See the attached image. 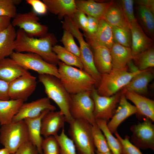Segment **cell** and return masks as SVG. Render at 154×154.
Segmentation results:
<instances>
[{"mask_svg":"<svg viewBox=\"0 0 154 154\" xmlns=\"http://www.w3.org/2000/svg\"><path fill=\"white\" fill-rule=\"evenodd\" d=\"M92 134L97 151L105 153L110 151L105 137L97 124L91 125Z\"/></svg>","mask_w":154,"mask_h":154,"instance_id":"33","label":"cell"},{"mask_svg":"<svg viewBox=\"0 0 154 154\" xmlns=\"http://www.w3.org/2000/svg\"><path fill=\"white\" fill-rule=\"evenodd\" d=\"M38 15L33 11L17 13L11 23L14 27H18L31 37H42L47 33L48 28L41 24Z\"/></svg>","mask_w":154,"mask_h":154,"instance_id":"10","label":"cell"},{"mask_svg":"<svg viewBox=\"0 0 154 154\" xmlns=\"http://www.w3.org/2000/svg\"><path fill=\"white\" fill-rule=\"evenodd\" d=\"M41 154H43V153H41Z\"/></svg>","mask_w":154,"mask_h":154,"instance_id":"51","label":"cell"},{"mask_svg":"<svg viewBox=\"0 0 154 154\" xmlns=\"http://www.w3.org/2000/svg\"><path fill=\"white\" fill-rule=\"evenodd\" d=\"M14 44L15 52L34 53L41 57L48 62L57 65L60 60L52 50L57 42L54 35L47 33L39 38L29 36L23 30L19 29Z\"/></svg>","mask_w":154,"mask_h":154,"instance_id":"1","label":"cell"},{"mask_svg":"<svg viewBox=\"0 0 154 154\" xmlns=\"http://www.w3.org/2000/svg\"><path fill=\"white\" fill-rule=\"evenodd\" d=\"M10 58L26 69L34 70L39 74L52 75L60 79L56 65L48 62L37 54L14 52Z\"/></svg>","mask_w":154,"mask_h":154,"instance_id":"7","label":"cell"},{"mask_svg":"<svg viewBox=\"0 0 154 154\" xmlns=\"http://www.w3.org/2000/svg\"><path fill=\"white\" fill-rule=\"evenodd\" d=\"M127 100L121 92L120 101L115 114L107 124L108 127L112 133L117 132L118 127L125 120L137 112L136 107L128 102Z\"/></svg>","mask_w":154,"mask_h":154,"instance_id":"17","label":"cell"},{"mask_svg":"<svg viewBox=\"0 0 154 154\" xmlns=\"http://www.w3.org/2000/svg\"><path fill=\"white\" fill-rule=\"evenodd\" d=\"M16 36V31L11 23L0 32V60L10 56L14 52V44Z\"/></svg>","mask_w":154,"mask_h":154,"instance_id":"27","label":"cell"},{"mask_svg":"<svg viewBox=\"0 0 154 154\" xmlns=\"http://www.w3.org/2000/svg\"><path fill=\"white\" fill-rule=\"evenodd\" d=\"M126 98L132 102L137 110V117H144L154 121V101L135 92L123 89Z\"/></svg>","mask_w":154,"mask_h":154,"instance_id":"16","label":"cell"},{"mask_svg":"<svg viewBox=\"0 0 154 154\" xmlns=\"http://www.w3.org/2000/svg\"><path fill=\"white\" fill-rule=\"evenodd\" d=\"M114 42L124 46L131 47V43L130 29L112 27Z\"/></svg>","mask_w":154,"mask_h":154,"instance_id":"34","label":"cell"},{"mask_svg":"<svg viewBox=\"0 0 154 154\" xmlns=\"http://www.w3.org/2000/svg\"><path fill=\"white\" fill-rule=\"evenodd\" d=\"M28 141V129L24 120L1 125L0 142L11 154Z\"/></svg>","mask_w":154,"mask_h":154,"instance_id":"5","label":"cell"},{"mask_svg":"<svg viewBox=\"0 0 154 154\" xmlns=\"http://www.w3.org/2000/svg\"><path fill=\"white\" fill-rule=\"evenodd\" d=\"M55 137L60 145V154H77L74 143L71 139L66 135L64 128H62L60 134Z\"/></svg>","mask_w":154,"mask_h":154,"instance_id":"35","label":"cell"},{"mask_svg":"<svg viewBox=\"0 0 154 154\" xmlns=\"http://www.w3.org/2000/svg\"><path fill=\"white\" fill-rule=\"evenodd\" d=\"M66 122L65 117L59 110L50 111L42 118L41 124V134L45 137L56 136L59 131L64 128Z\"/></svg>","mask_w":154,"mask_h":154,"instance_id":"15","label":"cell"},{"mask_svg":"<svg viewBox=\"0 0 154 154\" xmlns=\"http://www.w3.org/2000/svg\"><path fill=\"white\" fill-rule=\"evenodd\" d=\"M114 134L121 144V154H143L139 148L129 141V137L128 136L125 135L124 138L123 139L117 132Z\"/></svg>","mask_w":154,"mask_h":154,"instance_id":"39","label":"cell"},{"mask_svg":"<svg viewBox=\"0 0 154 154\" xmlns=\"http://www.w3.org/2000/svg\"><path fill=\"white\" fill-rule=\"evenodd\" d=\"M37 85L36 78L31 74L17 78L9 84L10 99L26 101L35 91Z\"/></svg>","mask_w":154,"mask_h":154,"instance_id":"12","label":"cell"},{"mask_svg":"<svg viewBox=\"0 0 154 154\" xmlns=\"http://www.w3.org/2000/svg\"><path fill=\"white\" fill-rule=\"evenodd\" d=\"M88 21L86 30L84 32V36H90L94 34L97 31L98 26L99 20L91 16L87 15Z\"/></svg>","mask_w":154,"mask_h":154,"instance_id":"44","label":"cell"},{"mask_svg":"<svg viewBox=\"0 0 154 154\" xmlns=\"http://www.w3.org/2000/svg\"><path fill=\"white\" fill-rule=\"evenodd\" d=\"M9 84L0 79V100L10 99L8 94Z\"/></svg>","mask_w":154,"mask_h":154,"instance_id":"45","label":"cell"},{"mask_svg":"<svg viewBox=\"0 0 154 154\" xmlns=\"http://www.w3.org/2000/svg\"><path fill=\"white\" fill-rule=\"evenodd\" d=\"M133 3L132 0H122L118 3L129 25L137 20L134 14Z\"/></svg>","mask_w":154,"mask_h":154,"instance_id":"40","label":"cell"},{"mask_svg":"<svg viewBox=\"0 0 154 154\" xmlns=\"http://www.w3.org/2000/svg\"><path fill=\"white\" fill-rule=\"evenodd\" d=\"M121 94V91L110 96H101L94 87L91 95L94 102V115L96 119L104 120L108 123L115 114Z\"/></svg>","mask_w":154,"mask_h":154,"instance_id":"9","label":"cell"},{"mask_svg":"<svg viewBox=\"0 0 154 154\" xmlns=\"http://www.w3.org/2000/svg\"><path fill=\"white\" fill-rule=\"evenodd\" d=\"M53 51L58 59L66 64L75 66L78 68L83 69V66L79 57L70 52L64 47L59 45H54L52 48Z\"/></svg>","mask_w":154,"mask_h":154,"instance_id":"30","label":"cell"},{"mask_svg":"<svg viewBox=\"0 0 154 154\" xmlns=\"http://www.w3.org/2000/svg\"><path fill=\"white\" fill-rule=\"evenodd\" d=\"M96 123L106 139L110 151L113 154H121L122 146L119 140L116 138L109 129L107 122L104 120L96 119Z\"/></svg>","mask_w":154,"mask_h":154,"instance_id":"31","label":"cell"},{"mask_svg":"<svg viewBox=\"0 0 154 154\" xmlns=\"http://www.w3.org/2000/svg\"><path fill=\"white\" fill-rule=\"evenodd\" d=\"M11 18L7 16H0V32L6 29L11 24Z\"/></svg>","mask_w":154,"mask_h":154,"instance_id":"47","label":"cell"},{"mask_svg":"<svg viewBox=\"0 0 154 154\" xmlns=\"http://www.w3.org/2000/svg\"><path fill=\"white\" fill-rule=\"evenodd\" d=\"M39 82L43 85L48 98L53 100L59 108L69 124L74 120L70 113L71 94L66 89L60 80L48 74H39Z\"/></svg>","mask_w":154,"mask_h":154,"instance_id":"3","label":"cell"},{"mask_svg":"<svg viewBox=\"0 0 154 154\" xmlns=\"http://www.w3.org/2000/svg\"><path fill=\"white\" fill-rule=\"evenodd\" d=\"M154 75L152 68L141 70L123 89L141 95L145 94L147 92L148 84L153 79Z\"/></svg>","mask_w":154,"mask_h":154,"instance_id":"22","label":"cell"},{"mask_svg":"<svg viewBox=\"0 0 154 154\" xmlns=\"http://www.w3.org/2000/svg\"><path fill=\"white\" fill-rule=\"evenodd\" d=\"M60 41L66 49L80 58V48L76 44L74 37L70 33L64 30Z\"/></svg>","mask_w":154,"mask_h":154,"instance_id":"38","label":"cell"},{"mask_svg":"<svg viewBox=\"0 0 154 154\" xmlns=\"http://www.w3.org/2000/svg\"><path fill=\"white\" fill-rule=\"evenodd\" d=\"M136 2L138 5L143 6L147 8L154 13V0H139L136 1Z\"/></svg>","mask_w":154,"mask_h":154,"instance_id":"46","label":"cell"},{"mask_svg":"<svg viewBox=\"0 0 154 154\" xmlns=\"http://www.w3.org/2000/svg\"><path fill=\"white\" fill-rule=\"evenodd\" d=\"M58 64L60 79L70 94L91 91L95 87V80L83 69L67 65L60 61Z\"/></svg>","mask_w":154,"mask_h":154,"instance_id":"2","label":"cell"},{"mask_svg":"<svg viewBox=\"0 0 154 154\" xmlns=\"http://www.w3.org/2000/svg\"><path fill=\"white\" fill-rule=\"evenodd\" d=\"M150 119L145 118L130 128L132 134L131 142L139 149L154 150V125Z\"/></svg>","mask_w":154,"mask_h":154,"instance_id":"11","label":"cell"},{"mask_svg":"<svg viewBox=\"0 0 154 154\" xmlns=\"http://www.w3.org/2000/svg\"><path fill=\"white\" fill-rule=\"evenodd\" d=\"M26 2L33 7V11L37 15L45 14L47 10L45 4L39 0H26Z\"/></svg>","mask_w":154,"mask_h":154,"instance_id":"42","label":"cell"},{"mask_svg":"<svg viewBox=\"0 0 154 154\" xmlns=\"http://www.w3.org/2000/svg\"><path fill=\"white\" fill-rule=\"evenodd\" d=\"M113 69L127 68L128 63L133 58L131 47L114 43L110 50Z\"/></svg>","mask_w":154,"mask_h":154,"instance_id":"23","label":"cell"},{"mask_svg":"<svg viewBox=\"0 0 154 154\" xmlns=\"http://www.w3.org/2000/svg\"><path fill=\"white\" fill-rule=\"evenodd\" d=\"M91 125L82 119H74L70 124L68 131L78 154H92L95 148Z\"/></svg>","mask_w":154,"mask_h":154,"instance_id":"6","label":"cell"},{"mask_svg":"<svg viewBox=\"0 0 154 154\" xmlns=\"http://www.w3.org/2000/svg\"><path fill=\"white\" fill-rule=\"evenodd\" d=\"M13 154H39L37 148L30 141L22 145Z\"/></svg>","mask_w":154,"mask_h":154,"instance_id":"43","label":"cell"},{"mask_svg":"<svg viewBox=\"0 0 154 154\" xmlns=\"http://www.w3.org/2000/svg\"><path fill=\"white\" fill-rule=\"evenodd\" d=\"M0 154H11L8 150L4 148L0 149Z\"/></svg>","mask_w":154,"mask_h":154,"instance_id":"48","label":"cell"},{"mask_svg":"<svg viewBox=\"0 0 154 154\" xmlns=\"http://www.w3.org/2000/svg\"><path fill=\"white\" fill-rule=\"evenodd\" d=\"M131 35V48L133 57L153 46V39L145 33L137 20L130 24Z\"/></svg>","mask_w":154,"mask_h":154,"instance_id":"18","label":"cell"},{"mask_svg":"<svg viewBox=\"0 0 154 154\" xmlns=\"http://www.w3.org/2000/svg\"><path fill=\"white\" fill-rule=\"evenodd\" d=\"M28 70L10 58L0 60V79L9 83L17 78L31 75Z\"/></svg>","mask_w":154,"mask_h":154,"instance_id":"19","label":"cell"},{"mask_svg":"<svg viewBox=\"0 0 154 154\" xmlns=\"http://www.w3.org/2000/svg\"><path fill=\"white\" fill-rule=\"evenodd\" d=\"M49 111L48 110H45L36 117L27 118L24 119L27 128L29 141L37 148L39 154L43 153L41 147L43 139L41 134V119Z\"/></svg>","mask_w":154,"mask_h":154,"instance_id":"24","label":"cell"},{"mask_svg":"<svg viewBox=\"0 0 154 154\" xmlns=\"http://www.w3.org/2000/svg\"><path fill=\"white\" fill-rule=\"evenodd\" d=\"M41 147L43 154H60L59 144L56 137L54 136H49L43 139Z\"/></svg>","mask_w":154,"mask_h":154,"instance_id":"37","label":"cell"},{"mask_svg":"<svg viewBox=\"0 0 154 154\" xmlns=\"http://www.w3.org/2000/svg\"><path fill=\"white\" fill-rule=\"evenodd\" d=\"M128 68L112 69L108 73L101 74L100 80L96 89L98 94L105 96H112L121 90L141 70L131 72Z\"/></svg>","mask_w":154,"mask_h":154,"instance_id":"4","label":"cell"},{"mask_svg":"<svg viewBox=\"0 0 154 154\" xmlns=\"http://www.w3.org/2000/svg\"><path fill=\"white\" fill-rule=\"evenodd\" d=\"M71 19L79 29L82 30L84 32L86 31L88 19L85 14L77 10Z\"/></svg>","mask_w":154,"mask_h":154,"instance_id":"41","label":"cell"},{"mask_svg":"<svg viewBox=\"0 0 154 154\" xmlns=\"http://www.w3.org/2000/svg\"><path fill=\"white\" fill-rule=\"evenodd\" d=\"M21 0H0V16H7L13 18L17 13L16 5Z\"/></svg>","mask_w":154,"mask_h":154,"instance_id":"36","label":"cell"},{"mask_svg":"<svg viewBox=\"0 0 154 154\" xmlns=\"http://www.w3.org/2000/svg\"><path fill=\"white\" fill-rule=\"evenodd\" d=\"M47 10L57 15L59 20L65 16L72 19L77 11L74 0H43Z\"/></svg>","mask_w":154,"mask_h":154,"instance_id":"20","label":"cell"},{"mask_svg":"<svg viewBox=\"0 0 154 154\" xmlns=\"http://www.w3.org/2000/svg\"><path fill=\"white\" fill-rule=\"evenodd\" d=\"M135 65L140 70H143L154 66V49L153 46L133 57Z\"/></svg>","mask_w":154,"mask_h":154,"instance_id":"32","label":"cell"},{"mask_svg":"<svg viewBox=\"0 0 154 154\" xmlns=\"http://www.w3.org/2000/svg\"><path fill=\"white\" fill-rule=\"evenodd\" d=\"M95 66L101 74L108 73L112 68V59L110 50L102 46L92 47Z\"/></svg>","mask_w":154,"mask_h":154,"instance_id":"25","label":"cell"},{"mask_svg":"<svg viewBox=\"0 0 154 154\" xmlns=\"http://www.w3.org/2000/svg\"><path fill=\"white\" fill-rule=\"evenodd\" d=\"M56 108L52 105L50 99L44 97L30 102L23 103L11 122H15L27 118H34L40 115L44 110L55 111Z\"/></svg>","mask_w":154,"mask_h":154,"instance_id":"13","label":"cell"},{"mask_svg":"<svg viewBox=\"0 0 154 154\" xmlns=\"http://www.w3.org/2000/svg\"><path fill=\"white\" fill-rule=\"evenodd\" d=\"M95 152L96 154H113L111 151L105 153H102L98 152L95 150Z\"/></svg>","mask_w":154,"mask_h":154,"instance_id":"49","label":"cell"},{"mask_svg":"<svg viewBox=\"0 0 154 154\" xmlns=\"http://www.w3.org/2000/svg\"><path fill=\"white\" fill-rule=\"evenodd\" d=\"M114 1L98 3L93 0H75L77 10L98 20L103 18L106 11Z\"/></svg>","mask_w":154,"mask_h":154,"instance_id":"21","label":"cell"},{"mask_svg":"<svg viewBox=\"0 0 154 154\" xmlns=\"http://www.w3.org/2000/svg\"><path fill=\"white\" fill-rule=\"evenodd\" d=\"M92 154H96V153L95 152L94 153Z\"/></svg>","mask_w":154,"mask_h":154,"instance_id":"50","label":"cell"},{"mask_svg":"<svg viewBox=\"0 0 154 154\" xmlns=\"http://www.w3.org/2000/svg\"><path fill=\"white\" fill-rule=\"evenodd\" d=\"M24 103L19 100H0V124L2 125L11 123Z\"/></svg>","mask_w":154,"mask_h":154,"instance_id":"28","label":"cell"},{"mask_svg":"<svg viewBox=\"0 0 154 154\" xmlns=\"http://www.w3.org/2000/svg\"><path fill=\"white\" fill-rule=\"evenodd\" d=\"M140 22L146 33L153 39L154 36V16L153 14L147 8L138 5L137 7Z\"/></svg>","mask_w":154,"mask_h":154,"instance_id":"29","label":"cell"},{"mask_svg":"<svg viewBox=\"0 0 154 154\" xmlns=\"http://www.w3.org/2000/svg\"><path fill=\"white\" fill-rule=\"evenodd\" d=\"M103 18L111 27L130 29V25L120 7L118 3L114 1L108 8Z\"/></svg>","mask_w":154,"mask_h":154,"instance_id":"26","label":"cell"},{"mask_svg":"<svg viewBox=\"0 0 154 154\" xmlns=\"http://www.w3.org/2000/svg\"><path fill=\"white\" fill-rule=\"evenodd\" d=\"M91 91L71 94L70 113L74 119H82L91 125L96 124L94 115V104L91 95Z\"/></svg>","mask_w":154,"mask_h":154,"instance_id":"8","label":"cell"},{"mask_svg":"<svg viewBox=\"0 0 154 154\" xmlns=\"http://www.w3.org/2000/svg\"><path fill=\"white\" fill-rule=\"evenodd\" d=\"M85 37L91 47L102 46L110 50L114 43L112 27L103 18L99 20L96 32L92 35Z\"/></svg>","mask_w":154,"mask_h":154,"instance_id":"14","label":"cell"}]
</instances>
